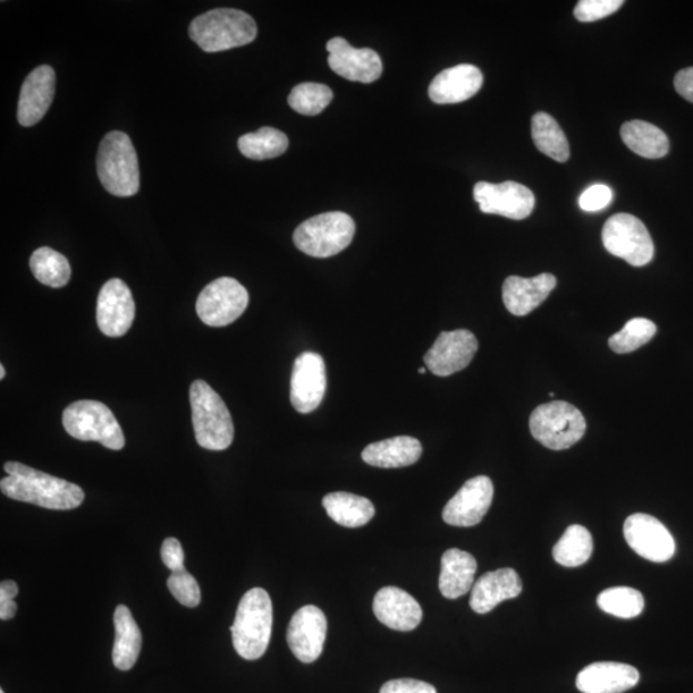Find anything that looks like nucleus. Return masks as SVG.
<instances>
[{"label": "nucleus", "instance_id": "nucleus-1", "mask_svg": "<svg viewBox=\"0 0 693 693\" xmlns=\"http://www.w3.org/2000/svg\"><path fill=\"white\" fill-rule=\"evenodd\" d=\"M8 477L0 480V489L12 500L37 505L49 510H72L79 507L86 494L79 486L10 461L4 465Z\"/></svg>", "mask_w": 693, "mask_h": 693}, {"label": "nucleus", "instance_id": "nucleus-2", "mask_svg": "<svg viewBox=\"0 0 693 693\" xmlns=\"http://www.w3.org/2000/svg\"><path fill=\"white\" fill-rule=\"evenodd\" d=\"M189 36L205 52L216 53L252 43L257 37V27L246 12L216 8L192 21Z\"/></svg>", "mask_w": 693, "mask_h": 693}, {"label": "nucleus", "instance_id": "nucleus-3", "mask_svg": "<svg viewBox=\"0 0 693 693\" xmlns=\"http://www.w3.org/2000/svg\"><path fill=\"white\" fill-rule=\"evenodd\" d=\"M273 632V603L264 588H252L241 599L232 627L236 653L257 661L266 653Z\"/></svg>", "mask_w": 693, "mask_h": 693}, {"label": "nucleus", "instance_id": "nucleus-4", "mask_svg": "<svg viewBox=\"0 0 693 693\" xmlns=\"http://www.w3.org/2000/svg\"><path fill=\"white\" fill-rule=\"evenodd\" d=\"M97 173L101 185L116 197H131L139 192L140 173L137 150L123 131H111L101 140Z\"/></svg>", "mask_w": 693, "mask_h": 693}, {"label": "nucleus", "instance_id": "nucleus-5", "mask_svg": "<svg viewBox=\"0 0 693 693\" xmlns=\"http://www.w3.org/2000/svg\"><path fill=\"white\" fill-rule=\"evenodd\" d=\"M191 406L194 435L202 448L224 451L234 439V424L225 402L205 380L191 387Z\"/></svg>", "mask_w": 693, "mask_h": 693}, {"label": "nucleus", "instance_id": "nucleus-6", "mask_svg": "<svg viewBox=\"0 0 693 693\" xmlns=\"http://www.w3.org/2000/svg\"><path fill=\"white\" fill-rule=\"evenodd\" d=\"M531 436L554 451L568 450L586 435L583 413L568 402L554 401L538 406L529 419Z\"/></svg>", "mask_w": 693, "mask_h": 693}, {"label": "nucleus", "instance_id": "nucleus-7", "mask_svg": "<svg viewBox=\"0 0 693 693\" xmlns=\"http://www.w3.org/2000/svg\"><path fill=\"white\" fill-rule=\"evenodd\" d=\"M357 225L344 213H326L303 222L293 234L295 247L306 255L328 258L350 246Z\"/></svg>", "mask_w": 693, "mask_h": 693}, {"label": "nucleus", "instance_id": "nucleus-8", "mask_svg": "<svg viewBox=\"0 0 693 693\" xmlns=\"http://www.w3.org/2000/svg\"><path fill=\"white\" fill-rule=\"evenodd\" d=\"M62 421L66 432L79 441L99 442L114 451H120L125 446V436L114 412L99 401L71 403L64 411Z\"/></svg>", "mask_w": 693, "mask_h": 693}, {"label": "nucleus", "instance_id": "nucleus-9", "mask_svg": "<svg viewBox=\"0 0 693 693\" xmlns=\"http://www.w3.org/2000/svg\"><path fill=\"white\" fill-rule=\"evenodd\" d=\"M604 247L632 266H645L654 257L655 247L647 227L629 214H616L603 230Z\"/></svg>", "mask_w": 693, "mask_h": 693}, {"label": "nucleus", "instance_id": "nucleus-10", "mask_svg": "<svg viewBox=\"0 0 693 693\" xmlns=\"http://www.w3.org/2000/svg\"><path fill=\"white\" fill-rule=\"evenodd\" d=\"M248 302V292L238 281L219 277L198 295L197 314L206 325L222 328L240 319Z\"/></svg>", "mask_w": 693, "mask_h": 693}, {"label": "nucleus", "instance_id": "nucleus-11", "mask_svg": "<svg viewBox=\"0 0 693 693\" xmlns=\"http://www.w3.org/2000/svg\"><path fill=\"white\" fill-rule=\"evenodd\" d=\"M624 538L633 552L648 562H670L675 554L671 531L647 514H633L625 520Z\"/></svg>", "mask_w": 693, "mask_h": 693}, {"label": "nucleus", "instance_id": "nucleus-12", "mask_svg": "<svg viewBox=\"0 0 693 693\" xmlns=\"http://www.w3.org/2000/svg\"><path fill=\"white\" fill-rule=\"evenodd\" d=\"M475 199L481 213L500 215L511 219H524L534 213V193L515 182L491 184L480 182L475 187Z\"/></svg>", "mask_w": 693, "mask_h": 693}, {"label": "nucleus", "instance_id": "nucleus-13", "mask_svg": "<svg viewBox=\"0 0 693 693\" xmlns=\"http://www.w3.org/2000/svg\"><path fill=\"white\" fill-rule=\"evenodd\" d=\"M478 346L476 335L465 329L443 332L424 357L427 369L437 377L459 373L475 359Z\"/></svg>", "mask_w": 693, "mask_h": 693}, {"label": "nucleus", "instance_id": "nucleus-14", "mask_svg": "<svg viewBox=\"0 0 693 693\" xmlns=\"http://www.w3.org/2000/svg\"><path fill=\"white\" fill-rule=\"evenodd\" d=\"M326 392L324 359L315 352H304L294 362L291 379V402L301 413L315 411Z\"/></svg>", "mask_w": 693, "mask_h": 693}, {"label": "nucleus", "instance_id": "nucleus-15", "mask_svg": "<svg viewBox=\"0 0 693 693\" xmlns=\"http://www.w3.org/2000/svg\"><path fill=\"white\" fill-rule=\"evenodd\" d=\"M492 480L480 476L469 479L443 509V520L453 527H475L486 517L494 501Z\"/></svg>", "mask_w": 693, "mask_h": 693}, {"label": "nucleus", "instance_id": "nucleus-16", "mask_svg": "<svg viewBox=\"0 0 693 693\" xmlns=\"http://www.w3.org/2000/svg\"><path fill=\"white\" fill-rule=\"evenodd\" d=\"M326 631L325 614L314 605L303 606L292 616L286 642L300 662L311 664L323 653Z\"/></svg>", "mask_w": 693, "mask_h": 693}, {"label": "nucleus", "instance_id": "nucleus-17", "mask_svg": "<svg viewBox=\"0 0 693 693\" xmlns=\"http://www.w3.org/2000/svg\"><path fill=\"white\" fill-rule=\"evenodd\" d=\"M328 64L331 69L351 81L370 84L377 81L383 74V62L373 49L353 48L343 38L328 41Z\"/></svg>", "mask_w": 693, "mask_h": 693}, {"label": "nucleus", "instance_id": "nucleus-18", "mask_svg": "<svg viewBox=\"0 0 693 693\" xmlns=\"http://www.w3.org/2000/svg\"><path fill=\"white\" fill-rule=\"evenodd\" d=\"M135 318V302L129 286L120 279H111L104 286L97 301V323L107 336H123L129 332Z\"/></svg>", "mask_w": 693, "mask_h": 693}, {"label": "nucleus", "instance_id": "nucleus-19", "mask_svg": "<svg viewBox=\"0 0 693 693\" xmlns=\"http://www.w3.org/2000/svg\"><path fill=\"white\" fill-rule=\"evenodd\" d=\"M56 92V72L50 66L37 67L23 81L17 118L25 128L37 125L52 105Z\"/></svg>", "mask_w": 693, "mask_h": 693}, {"label": "nucleus", "instance_id": "nucleus-20", "mask_svg": "<svg viewBox=\"0 0 693 693\" xmlns=\"http://www.w3.org/2000/svg\"><path fill=\"white\" fill-rule=\"evenodd\" d=\"M373 611L377 619L388 628L410 632L422 621L421 606L406 590L384 587L374 597Z\"/></svg>", "mask_w": 693, "mask_h": 693}, {"label": "nucleus", "instance_id": "nucleus-21", "mask_svg": "<svg viewBox=\"0 0 693 693\" xmlns=\"http://www.w3.org/2000/svg\"><path fill=\"white\" fill-rule=\"evenodd\" d=\"M553 274L535 277L509 276L502 286V299L507 311L515 316H527L543 304L556 289Z\"/></svg>", "mask_w": 693, "mask_h": 693}, {"label": "nucleus", "instance_id": "nucleus-22", "mask_svg": "<svg viewBox=\"0 0 693 693\" xmlns=\"http://www.w3.org/2000/svg\"><path fill=\"white\" fill-rule=\"evenodd\" d=\"M484 86V74L472 65H459L438 74L429 97L437 105H455L475 97Z\"/></svg>", "mask_w": 693, "mask_h": 693}, {"label": "nucleus", "instance_id": "nucleus-23", "mask_svg": "<svg viewBox=\"0 0 693 693\" xmlns=\"http://www.w3.org/2000/svg\"><path fill=\"white\" fill-rule=\"evenodd\" d=\"M640 673L635 666L603 662L590 664L577 677L582 693H623L637 686Z\"/></svg>", "mask_w": 693, "mask_h": 693}, {"label": "nucleus", "instance_id": "nucleus-24", "mask_svg": "<svg viewBox=\"0 0 693 693\" xmlns=\"http://www.w3.org/2000/svg\"><path fill=\"white\" fill-rule=\"evenodd\" d=\"M521 590V579L514 569L489 572L472 586L470 606L477 614H487L506 599L517 598Z\"/></svg>", "mask_w": 693, "mask_h": 693}, {"label": "nucleus", "instance_id": "nucleus-25", "mask_svg": "<svg viewBox=\"0 0 693 693\" xmlns=\"http://www.w3.org/2000/svg\"><path fill=\"white\" fill-rule=\"evenodd\" d=\"M421 453L422 447L417 438L402 436L371 443L361 456L371 467L397 469L418 462Z\"/></svg>", "mask_w": 693, "mask_h": 693}, {"label": "nucleus", "instance_id": "nucleus-26", "mask_svg": "<svg viewBox=\"0 0 693 693\" xmlns=\"http://www.w3.org/2000/svg\"><path fill=\"white\" fill-rule=\"evenodd\" d=\"M477 568L475 556L459 548L448 549L442 556L439 590L450 599L467 595L475 586Z\"/></svg>", "mask_w": 693, "mask_h": 693}, {"label": "nucleus", "instance_id": "nucleus-27", "mask_svg": "<svg viewBox=\"0 0 693 693\" xmlns=\"http://www.w3.org/2000/svg\"><path fill=\"white\" fill-rule=\"evenodd\" d=\"M116 637L113 661L117 670L130 671L137 663L141 648V632L129 607L118 605L114 616Z\"/></svg>", "mask_w": 693, "mask_h": 693}, {"label": "nucleus", "instance_id": "nucleus-28", "mask_svg": "<svg viewBox=\"0 0 693 693\" xmlns=\"http://www.w3.org/2000/svg\"><path fill=\"white\" fill-rule=\"evenodd\" d=\"M323 506L329 517L345 528L367 526L375 515V507L368 498L346 492L326 495Z\"/></svg>", "mask_w": 693, "mask_h": 693}, {"label": "nucleus", "instance_id": "nucleus-29", "mask_svg": "<svg viewBox=\"0 0 693 693\" xmlns=\"http://www.w3.org/2000/svg\"><path fill=\"white\" fill-rule=\"evenodd\" d=\"M621 135L624 145L641 157L663 158L670 152V139L653 124L641 120L625 123Z\"/></svg>", "mask_w": 693, "mask_h": 693}, {"label": "nucleus", "instance_id": "nucleus-30", "mask_svg": "<svg viewBox=\"0 0 693 693\" xmlns=\"http://www.w3.org/2000/svg\"><path fill=\"white\" fill-rule=\"evenodd\" d=\"M531 138L539 152L557 163H566L570 156V147L564 131L555 118L538 113L531 118Z\"/></svg>", "mask_w": 693, "mask_h": 693}, {"label": "nucleus", "instance_id": "nucleus-31", "mask_svg": "<svg viewBox=\"0 0 693 693\" xmlns=\"http://www.w3.org/2000/svg\"><path fill=\"white\" fill-rule=\"evenodd\" d=\"M594 553V539L589 530L574 524L553 549L554 559L566 568H577L589 560Z\"/></svg>", "mask_w": 693, "mask_h": 693}, {"label": "nucleus", "instance_id": "nucleus-32", "mask_svg": "<svg viewBox=\"0 0 693 693\" xmlns=\"http://www.w3.org/2000/svg\"><path fill=\"white\" fill-rule=\"evenodd\" d=\"M30 269L37 281L52 289H62L70 282L69 260L52 248L41 247L33 252L30 257Z\"/></svg>", "mask_w": 693, "mask_h": 693}, {"label": "nucleus", "instance_id": "nucleus-33", "mask_svg": "<svg viewBox=\"0 0 693 693\" xmlns=\"http://www.w3.org/2000/svg\"><path fill=\"white\" fill-rule=\"evenodd\" d=\"M289 137L274 128H261L256 133L243 135L238 140L241 154L255 160L276 158L289 149Z\"/></svg>", "mask_w": 693, "mask_h": 693}, {"label": "nucleus", "instance_id": "nucleus-34", "mask_svg": "<svg viewBox=\"0 0 693 693\" xmlns=\"http://www.w3.org/2000/svg\"><path fill=\"white\" fill-rule=\"evenodd\" d=\"M598 607L616 618H636L645 608V598L640 590L631 587L605 589L597 598Z\"/></svg>", "mask_w": 693, "mask_h": 693}, {"label": "nucleus", "instance_id": "nucleus-35", "mask_svg": "<svg viewBox=\"0 0 693 693\" xmlns=\"http://www.w3.org/2000/svg\"><path fill=\"white\" fill-rule=\"evenodd\" d=\"M333 100V91L324 84L303 82L294 87L289 97V104L304 116H316L324 111Z\"/></svg>", "mask_w": 693, "mask_h": 693}, {"label": "nucleus", "instance_id": "nucleus-36", "mask_svg": "<svg viewBox=\"0 0 693 693\" xmlns=\"http://www.w3.org/2000/svg\"><path fill=\"white\" fill-rule=\"evenodd\" d=\"M656 332L657 328L653 321L645 318L632 319L619 333L608 338V345L615 353H631L653 340Z\"/></svg>", "mask_w": 693, "mask_h": 693}, {"label": "nucleus", "instance_id": "nucleus-37", "mask_svg": "<svg viewBox=\"0 0 693 693\" xmlns=\"http://www.w3.org/2000/svg\"><path fill=\"white\" fill-rule=\"evenodd\" d=\"M167 587L182 605L197 607L201 603V588L196 578L187 570L173 572L167 579Z\"/></svg>", "mask_w": 693, "mask_h": 693}, {"label": "nucleus", "instance_id": "nucleus-38", "mask_svg": "<svg viewBox=\"0 0 693 693\" xmlns=\"http://www.w3.org/2000/svg\"><path fill=\"white\" fill-rule=\"evenodd\" d=\"M623 0H580L574 16L580 22H595L619 10Z\"/></svg>", "mask_w": 693, "mask_h": 693}, {"label": "nucleus", "instance_id": "nucleus-39", "mask_svg": "<svg viewBox=\"0 0 693 693\" xmlns=\"http://www.w3.org/2000/svg\"><path fill=\"white\" fill-rule=\"evenodd\" d=\"M613 191L604 184H596L583 192L579 198V206L587 213H597L611 205Z\"/></svg>", "mask_w": 693, "mask_h": 693}, {"label": "nucleus", "instance_id": "nucleus-40", "mask_svg": "<svg viewBox=\"0 0 693 693\" xmlns=\"http://www.w3.org/2000/svg\"><path fill=\"white\" fill-rule=\"evenodd\" d=\"M379 693H437V690L427 682L402 679L384 683Z\"/></svg>", "mask_w": 693, "mask_h": 693}, {"label": "nucleus", "instance_id": "nucleus-41", "mask_svg": "<svg viewBox=\"0 0 693 693\" xmlns=\"http://www.w3.org/2000/svg\"><path fill=\"white\" fill-rule=\"evenodd\" d=\"M160 557L172 572L185 569L182 544L176 538H167L160 548Z\"/></svg>", "mask_w": 693, "mask_h": 693}, {"label": "nucleus", "instance_id": "nucleus-42", "mask_svg": "<svg viewBox=\"0 0 693 693\" xmlns=\"http://www.w3.org/2000/svg\"><path fill=\"white\" fill-rule=\"evenodd\" d=\"M674 87L680 96L693 104V67L675 75Z\"/></svg>", "mask_w": 693, "mask_h": 693}, {"label": "nucleus", "instance_id": "nucleus-43", "mask_svg": "<svg viewBox=\"0 0 693 693\" xmlns=\"http://www.w3.org/2000/svg\"><path fill=\"white\" fill-rule=\"evenodd\" d=\"M17 595H19V586H17L16 582H2V585H0V602H4V599H14Z\"/></svg>", "mask_w": 693, "mask_h": 693}, {"label": "nucleus", "instance_id": "nucleus-44", "mask_svg": "<svg viewBox=\"0 0 693 693\" xmlns=\"http://www.w3.org/2000/svg\"><path fill=\"white\" fill-rule=\"evenodd\" d=\"M17 613V604L14 599H4L0 602V619L10 621Z\"/></svg>", "mask_w": 693, "mask_h": 693}, {"label": "nucleus", "instance_id": "nucleus-45", "mask_svg": "<svg viewBox=\"0 0 693 693\" xmlns=\"http://www.w3.org/2000/svg\"><path fill=\"white\" fill-rule=\"evenodd\" d=\"M6 378V368L2 363V365H0V379H4Z\"/></svg>", "mask_w": 693, "mask_h": 693}, {"label": "nucleus", "instance_id": "nucleus-46", "mask_svg": "<svg viewBox=\"0 0 693 693\" xmlns=\"http://www.w3.org/2000/svg\"><path fill=\"white\" fill-rule=\"evenodd\" d=\"M419 373H420V374H426V373H427V368H421V369L419 370Z\"/></svg>", "mask_w": 693, "mask_h": 693}, {"label": "nucleus", "instance_id": "nucleus-47", "mask_svg": "<svg viewBox=\"0 0 693 693\" xmlns=\"http://www.w3.org/2000/svg\"><path fill=\"white\" fill-rule=\"evenodd\" d=\"M0 693H4L3 691H0Z\"/></svg>", "mask_w": 693, "mask_h": 693}]
</instances>
